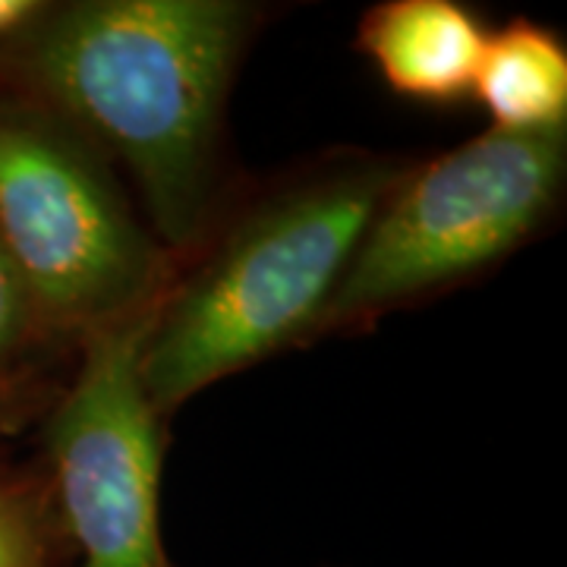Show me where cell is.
Instances as JSON below:
<instances>
[{
  "mask_svg": "<svg viewBox=\"0 0 567 567\" xmlns=\"http://www.w3.org/2000/svg\"><path fill=\"white\" fill-rule=\"evenodd\" d=\"M0 567H32V551L20 529L0 514Z\"/></svg>",
  "mask_w": 567,
  "mask_h": 567,
  "instance_id": "obj_9",
  "label": "cell"
},
{
  "mask_svg": "<svg viewBox=\"0 0 567 567\" xmlns=\"http://www.w3.org/2000/svg\"><path fill=\"white\" fill-rule=\"evenodd\" d=\"M394 181L385 164L306 177L256 205L181 290H167L142 347L155 413L319 328Z\"/></svg>",
  "mask_w": 567,
  "mask_h": 567,
  "instance_id": "obj_2",
  "label": "cell"
},
{
  "mask_svg": "<svg viewBox=\"0 0 567 567\" xmlns=\"http://www.w3.org/2000/svg\"><path fill=\"white\" fill-rule=\"evenodd\" d=\"M486 29L454 0H388L360 22V48L382 80L416 102L473 92Z\"/></svg>",
  "mask_w": 567,
  "mask_h": 567,
  "instance_id": "obj_6",
  "label": "cell"
},
{
  "mask_svg": "<svg viewBox=\"0 0 567 567\" xmlns=\"http://www.w3.org/2000/svg\"><path fill=\"white\" fill-rule=\"evenodd\" d=\"M473 95L502 133L565 130L567 51L551 32L533 22H511L488 35Z\"/></svg>",
  "mask_w": 567,
  "mask_h": 567,
  "instance_id": "obj_7",
  "label": "cell"
},
{
  "mask_svg": "<svg viewBox=\"0 0 567 567\" xmlns=\"http://www.w3.org/2000/svg\"><path fill=\"white\" fill-rule=\"evenodd\" d=\"M0 249L22 293L82 334L164 290L158 244L76 136L41 123H0Z\"/></svg>",
  "mask_w": 567,
  "mask_h": 567,
  "instance_id": "obj_4",
  "label": "cell"
},
{
  "mask_svg": "<svg viewBox=\"0 0 567 567\" xmlns=\"http://www.w3.org/2000/svg\"><path fill=\"white\" fill-rule=\"evenodd\" d=\"M249 22L234 0H82L41 17L32 35L39 92L73 136L130 171L167 246H186L205 221Z\"/></svg>",
  "mask_w": 567,
  "mask_h": 567,
  "instance_id": "obj_1",
  "label": "cell"
},
{
  "mask_svg": "<svg viewBox=\"0 0 567 567\" xmlns=\"http://www.w3.org/2000/svg\"><path fill=\"white\" fill-rule=\"evenodd\" d=\"M565 183V130H488L391 183L322 324H353L502 259Z\"/></svg>",
  "mask_w": 567,
  "mask_h": 567,
  "instance_id": "obj_3",
  "label": "cell"
},
{
  "mask_svg": "<svg viewBox=\"0 0 567 567\" xmlns=\"http://www.w3.org/2000/svg\"><path fill=\"white\" fill-rule=\"evenodd\" d=\"M22 309V287L13 275V268L7 262L3 249H0V347L7 344L20 324Z\"/></svg>",
  "mask_w": 567,
  "mask_h": 567,
  "instance_id": "obj_8",
  "label": "cell"
},
{
  "mask_svg": "<svg viewBox=\"0 0 567 567\" xmlns=\"http://www.w3.org/2000/svg\"><path fill=\"white\" fill-rule=\"evenodd\" d=\"M164 293L82 334L80 372L54 410L51 454L80 567H171L158 413L142 382V347Z\"/></svg>",
  "mask_w": 567,
  "mask_h": 567,
  "instance_id": "obj_5",
  "label": "cell"
},
{
  "mask_svg": "<svg viewBox=\"0 0 567 567\" xmlns=\"http://www.w3.org/2000/svg\"><path fill=\"white\" fill-rule=\"evenodd\" d=\"M41 7L32 0H0V35L29 25L32 20H39Z\"/></svg>",
  "mask_w": 567,
  "mask_h": 567,
  "instance_id": "obj_10",
  "label": "cell"
}]
</instances>
